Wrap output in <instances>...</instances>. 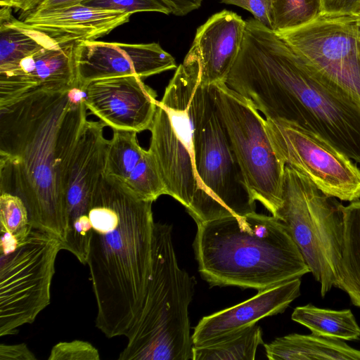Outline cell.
Returning a JSON list of instances; mask_svg holds the SVG:
<instances>
[{"instance_id":"obj_16","label":"cell","mask_w":360,"mask_h":360,"mask_svg":"<svg viewBox=\"0 0 360 360\" xmlns=\"http://www.w3.org/2000/svg\"><path fill=\"white\" fill-rule=\"evenodd\" d=\"M84 103L105 126L136 133L150 130L158 101L142 78L122 76L92 81L83 87Z\"/></svg>"},{"instance_id":"obj_11","label":"cell","mask_w":360,"mask_h":360,"mask_svg":"<svg viewBox=\"0 0 360 360\" xmlns=\"http://www.w3.org/2000/svg\"><path fill=\"white\" fill-rule=\"evenodd\" d=\"M61 241L33 228L24 242L0 256V335L18 333L50 303L51 284Z\"/></svg>"},{"instance_id":"obj_28","label":"cell","mask_w":360,"mask_h":360,"mask_svg":"<svg viewBox=\"0 0 360 360\" xmlns=\"http://www.w3.org/2000/svg\"><path fill=\"white\" fill-rule=\"evenodd\" d=\"M124 183L143 200L154 202L160 195H166L156 162L149 150H146Z\"/></svg>"},{"instance_id":"obj_18","label":"cell","mask_w":360,"mask_h":360,"mask_svg":"<svg viewBox=\"0 0 360 360\" xmlns=\"http://www.w3.org/2000/svg\"><path fill=\"white\" fill-rule=\"evenodd\" d=\"M300 278H296L259 290L241 303L202 317L192 335L193 346L212 344L264 317L283 313L300 296Z\"/></svg>"},{"instance_id":"obj_34","label":"cell","mask_w":360,"mask_h":360,"mask_svg":"<svg viewBox=\"0 0 360 360\" xmlns=\"http://www.w3.org/2000/svg\"><path fill=\"white\" fill-rule=\"evenodd\" d=\"M167 6L172 13L183 16L198 8L202 0H160Z\"/></svg>"},{"instance_id":"obj_2","label":"cell","mask_w":360,"mask_h":360,"mask_svg":"<svg viewBox=\"0 0 360 360\" xmlns=\"http://www.w3.org/2000/svg\"><path fill=\"white\" fill-rule=\"evenodd\" d=\"M226 84L265 119L315 132L360 163V108L323 82L275 32L254 18L246 21Z\"/></svg>"},{"instance_id":"obj_1","label":"cell","mask_w":360,"mask_h":360,"mask_svg":"<svg viewBox=\"0 0 360 360\" xmlns=\"http://www.w3.org/2000/svg\"><path fill=\"white\" fill-rule=\"evenodd\" d=\"M77 86L41 90L0 108V192L19 195L33 228L64 239L70 162L85 125Z\"/></svg>"},{"instance_id":"obj_32","label":"cell","mask_w":360,"mask_h":360,"mask_svg":"<svg viewBox=\"0 0 360 360\" xmlns=\"http://www.w3.org/2000/svg\"><path fill=\"white\" fill-rule=\"evenodd\" d=\"M36 359L34 354L25 343L1 344L0 345V360H35Z\"/></svg>"},{"instance_id":"obj_9","label":"cell","mask_w":360,"mask_h":360,"mask_svg":"<svg viewBox=\"0 0 360 360\" xmlns=\"http://www.w3.org/2000/svg\"><path fill=\"white\" fill-rule=\"evenodd\" d=\"M215 103L248 187L255 200L277 218L283 204L285 165L278 158L265 118L226 83L212 85Z\"/></svg>"},{"instance_id":"obj_15","label":"cell","mask_w":360,"mask_h":360,"mask_svg":"<svg viewBox=\"0 0 360 360\" xmlns=\"http://www.w3.org/2000/svg\"><path fill=\"white\" fill-rule=\"evenodd\" d=\"M77 42L61 39L0 68V108L37 91H60L77 86Z\"/></svg>"},{"instance_id":"obj_13","label":"cell","mask_w":360,"mask_h":360,"mask_svg":"<svg viewBox=\"0 0 360 360\" xmlns=\"http://www.w3.org/2000/svg\"><path fill=\"white\" fill-rule=\"evenodd\" d=\"M102 122L86 121L72 155L68 173L66 228L61 250L86 264L90 239L87 215L91 198L104 174L109 140Z\"/></svg>"},{"instance_id":"obj_21","label":"cell","mask_w":360,"mask_h":360,"mask_svg":"<svg viewBox=\"0 0 360 360\" xmlns=\"http://www.w3.org/2000/svg\"><path fill=\"white\" fill-rule=\"evenodd\" d=\"M0 7V68L15 63L57 41L68 39L53 37L15 18L11 7Z\"/></svg>"},{"instance_id":"obj_35","label":"cell","mask_w":360,"mask_h":360,"mask_svg":"<svg viewBox=\"0 0 360 360\" xmlns=\"http://www.w3.org/2000/svg\"><path fill=\"white\" fill-rule=\"evenodd\" d=\"M87 0H43L33 10H51L56 8H62L69 6H72L82 4Z\"/></svg>"},{"instance_id":"obj_31","label":"cell","mask_w":360,"mask_h":360,"mask_svg":"<svg viewBox=\"0 0 360 360\" xmlns=\"http://www.w3.org/2000/svg\"><path fill=\"white\" fill-rule=\"evenodd\" d=\"M241 7L252 14L254 18L270 28L268 0H220Z\"/></svg>"},{"instance_id":"obj_6","label":"cell","mask_w":360,"mask_h":360,"mask_svg":"<svg viewBox=\"0 0 360 360\" xmlns=\"http://www.w3.org/2000/svg\"><path fill=\"white\" fill-rule=\"evenodd\" d=\"M205 85L198 66L183 62L165 88L150 131L148 150L166 189L187 210L200 190L195 167L194 141Z\"/></svg>"},{"instance_id":"obj_14","label":"cell","mask_w":360,"mask_h":360,"mask_svg":"<svg viewBox=\"0 0 360 360\" xmlns=\"http://www.w3.org/2000/svg\"><path fill=\"white\" fill-rule=\"evenodd\" d=\"M77 86L101 79L135 75L141 78L176 68L173 56L157 43L126 44L84 40L75 50Z\"/></svg>"},{"instance_id":"obj_4","label":"cell","mask_w":360,"mask_h":360,"mask_svg":"<svg viewBox=\"0 0 360 360\" xmlns=\"http://www.w3.org/2000/svg\"><path fill=\"white\" fill-rule=\"evenodd\" d=\"M193 249L210 287L259 291L310 272L284 223L256 212L197 224Z\"/></svg>"},{"instance_id":"obj_20","label":"cell","mask_w":360,"mask_h":360,"mask_svg":"<svg viewBox=\"0 0 360 360\" xmlns=\"http://www.w3.org/2000/svg\"><path fill=\"white\" fill-rule=\"evenodd\" d=\"M269 360H360V350L344 340L315 334L297 333L278 338L264 345Z\"/></svg>"},{"instance_id":"obj_8","label":"cell","mask_w":360,"mask_h":360,"mask_svg":"<svg viewBox=\"0 0 360 360\" xmlns=\"http://www.w3.org/2000/svg\"><path fill=\"white\" fill-rule=\"evenodd\" d=\"M200 190L187 212L196 224L255 212L246 184L217 110L212 85H205L194 141Z\"/></svg>"},{"instance_id":"obj_24","label":"cell","mask_w":360,"mask_h":360,"mask_svg":"<svg viewBox=\"0 0 360 360\" xmlns=\"http://www.w3.org/2000/svg\"><path fill=\"white\" fill-rule=\"evenodd\" d=\"M263 343L262 330L255 323L212 344L193 346L192 360H255Z\"/></svg>"},{"instance_id":"obj_17","label":"cell","mask_w":360,"mask_h":360,"mask_svg":"<svg viewBox=\"0 0 360 360\" xmlns=\"http://www.w3.org/2000/svg\"><path fill=\"white\" fill-rule=\"evenodd\" d=\"M245 25L240 15L223 10L198 28L184 62L198 66L202 84L226 83L239 54Z\"/></svg>"},{"instance_id":"obj_37","label":"cell","mask_w":360,"mask_h":360,"mask_svg":"<svg viewBox=\"0 0 360 360\" xmlns=\"http://www.w3.org/2000/svg\"><path fill=\"white\" fill-rule=\"evenodd\" d=\"M0 6H11V0H0Z\"/></svg>"},{"instance_id":"obj_10","label":"cell","mask_w":360,"mask_h":360,"mask_svg":"<svg viewBox=\"0 0 360 360\" xmlns=\"http://www.w3.org/2000/svg\"><path fill=\"white\" fill-rule=\"evenodd\" d=\"M276 33L317 77L360 108V13L322 12Z\"/></svg>"},{"instance_id":"obj_3","label":"cell","mask_w":360,"mask_h":360,"mask_svg":"<svg viewBox=\"0 0 360 360\" xmlns=\"http://www.w3.org/2000/svg\"><path fill=\"white\" fill-rule=\"evenodd\" d=\"M152 201L103 174L89 205L86 265L97 304L96 326L126 336L142 307L152 273Z\"/></svg>"},{"instance_id":"obj_5","label":"cell","mask_w":360,"mask_h":360,"mask_svg":"<svg viewBox=\"0 0 360 360\" xmlns=\"http://www.w3.org/2000/svg\"><path fill=\"white\" fill-rule=\"evenodd\" d=\"M195 286V278L179 266L172 226L155 223L148 290L118 359L192 360L188 307Z\"/></svg>"},{"instance_id":"obj_19","label":"cell","mask_w":360,"mask_h":360,"mask_svg":"<svg viewBox=\"0 0 360 360\" xmlns=\"http://www.w3.org/2000/svg\"><path fill=\"white\" fill-rule=\"evenodd\" d=\"M131 13L99 9L82 4L51 10L24 13L25 22L55 38L77 41L103 37L130 19Z\"/></svg>"},{"instance_id":"obj_30","label":"cell","mask_w":360,"mask_h":360,"mask_svg":"<svg viewBox=\"0 0 360 360\" xmlns=\"http://www.w3.org/2000/svg\"><path fill=\"white\" fill-rule=\"evenodd\" d=\"M49 360H99L97 349L91 343L75 340L60 342L51 350Z\"/></svg>"},{"instance_id":"obj_23","label":"cell","mask_w":360,"mask_h":360,"mask_svg":"<svg viewBox=\"0 0 360 360\" xmlns=\"http://www.w3.org/2000/svg\"><path fill=\"white\" fill-rule=\"evenodd\" d=\"M291 319L319 336L344 341L360 338V326L350 309H323L309 304L295 308Z\"/></svg>"},{"instance_id":"obj_7","label":"cell","mask_w":360,"mask_h":360,"mask_svg":"<svg viewBox=\"0 0 360 360\" xmlns=\"http://www.w3.org/2000/svg\"><path fill=\"white\" fill-rule=\"evenodd\" d=\"M344 205L319 190L303 174L285 165L283 204L277 219L286 226L322 297L340 283Z\"/></svg>"},{"instance_id":"obj_27","label":"cell","mask_w":360,"mask_h":360,"mask_svg":"<svg viewBox=\"0 0 360 360\" xmlns=\"http://www.w3.org/2000/svg\"><path fill=\"white\" fill-rule=\"evenodd\" d=\"M270 29L275 32L302 26L323 12L322 0H268Z\"/></svg>"},{"instance_id":"obj_29","label":"cell","mask_w":360,"mask_h":360,"mask_svg":"<svg viewBox=\"0 0 360 360\" xmlns=\"http://www.w3.org/2000/svg\"><path fill=\"white\" fill-rule=\"evenodd\" d=\"M82 4L131 14L138 12H157L166 15L172 13L169 8L160 0H87Z\"/></svg>"},{"instance_id":"obj_36","label":"cell","mask_w":360,"mask_h":360,"mask_svg":"<svg viewBox=\"0 0 360 360\" xmlns=\"http://www.w3.org/2000/svg\"><path fill=\"white\" fill-rule=\"evenodd\" d=\"M43 0H11V6L23 13L34 9Z\"/></svg>"},{"instance_id":"obj_33","label":"cell","mask_w":360,"mask_h":360,"mask_svg":"<svg viewBox=\"0 0 360 360\" xmlns=\"http://www.w3.org/2000/svg\"><path fill=\"white\" fill-rule=\"evenodd\" d=\"M323 12L329 13H360V0H322Z\"/></svg>"},{"instance_id":"obj_25","label":"cell","mask_w":360,"mask_h":360,"mask_svg":"<svg viewBox=\"0 0 360 360\" xmlns=\"http://www.w3.org/2000/svg\"><path fill=\"white\" fill-rule=\"evenodd\" d=\"M33 229L27 207L18 195L0 192V253L7 254L25 240Z\"/></svg>"},{"instance_id":"obj_22","label":"cell","mask_w":360,"mask_h":360,"mask_svg":"<svg viewBox=\"0 0 360 360\" xmlns=\"http://www.w3.org/2000/svg\"><path fill=\"white\" fill-rule=\"evenodd\" d=\"M344 236L340 264L341 290L360 307V199L343 207Z\"/></svg>"},{"instance_id":"obj_12","label":"cell","mask_w":360,"mask_h":360,"mask_svg":"<svg viewBox=\"0 0 360 360\" xmlns=\"http://www.w3.org/2000/svg\"><path fill=\"white\" fill-rule=\"evenodd\" d=\"M281 160L308 177L324 194L342 201L360 199L356 162L318 134L299 125L265 119Z\"/></svg>"},{"instance_id":"obj_26","label":"cell","mask_w":360,"mask_h":360,"mask_svg":"<svg viewBox=\"0 0 360 360\" xmlns=\"http://www.w3.org/2000/svg\"><path fill=\"white\" fill-rule=\"evenodd\" d=\"M146 150L139 145L136 132L114 130L107 148L104 174L124 182Z\"/></svg>"}]
</instances>
